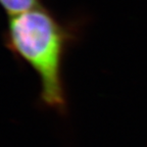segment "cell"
Segmentation results:
<instances>
[{
    "instance_id": "cell-1",
    "label": "cell",
    "mask_w": 147,
    "mask_h": 147,
    "mask_svg": "<svg viewBox=\"0 0 147 147\" xmlns=\"http://www.w3.org/2000/svg\"><path fill=\"white\" fill-rule=\"evenodd\" d=\"M65 33L42 6L10 14L7 30L8 48L34 69L40 79L43 104L64 108L61 59Z\"/></svg>"
},
{
    "instance_id": "cell-2",
    "label": "cell",
    "mask_w": 147,
    "mask_h": 147,
    "mask_svg": "<svg viewBox=\"0 0 147 147\" xmlns=\"http://www.w3.org/2000/svg\"><path fill=\"white\" fill-rule=\"evenodd\" d=\"M0 4L9 14H14L39 6V0H0Z\"/></svg>"
}]
</instances>
